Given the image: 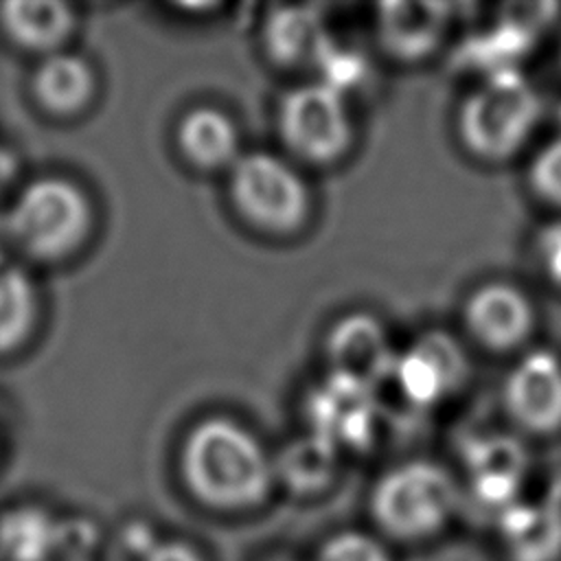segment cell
I'll return each instance as SVG.
<instances>
[{"instance_id": "6da1fadb", "label": "cell", "mask_w": 561, "mask_h": 561, "mask_svg": "<svg viewBox=\"0 0 561 561\" xmlns=\"http://www.w3.org/2000/svg\"><path fill=\"white\" fill-rule=\"evenodd\" d=\"M180 473L202 504L241 511L267 497L274 462L245 425L228 416H206L182 440Z\"/></svg>"}, {"instance_id": "7a4b0ae2", "label": "cell", "mask_w": 561, "mask_h": 561, "mask_svg": "<svg viewBox=\"0 0 561 561\" xmlns=\"http://www.w3.org/2000/svg\"><path fill=\"white\" fill-rule=\"evenodd\" d=\"M4 239L24 259L53 265L72 259L94 232L90 195L70 178L28 180L2 215Z\"/></svg>"}, {"instance_id": "3957f363", "label": "cell", "mask_w": 561, "mask_h": 561, "mask_svg": "<svg viewBox=\"0 0 561 561\" xmlns=\"http://www.w3.org/2000/svg\"><path fill=\"white\" fill-rule=\"evenodd\" d=\"M541 114L537 88L515 70H497L462 96L456 138L471 160L500 167L530 149Z\"/></svg>"}, {"instance_id": "277c9868", "label": "cell", "mask_w": 561, "mask_h": 561, "mask_svg": "<svg viewBox=\"0 0 561 561\" xmlns=\"http://www.w3.org/2000/svg\"><path fill=\"white\" fill-rule=\"evenodd\" d=\"M228 199L243 224L289 237L311 215V188L296 164L272 151H248L228 171Z\"/></svg>"}, {"instance_id": "5b68a950", "label": "cell", "mask_w": 561, "mask_h": 561, "mask_svg": "<svg viewBox=\"0 0 561 561\" xmlns=\"http://www.w3.org/2000/svg\"><path fill=\"white\" fill-rule=\"evenodd\" d=\"M458 504V482L432 460H408L388 469L370 493V513L379 528L403 541L440 533Z\"/></svg>"}, {"instance_id": "8992f818", "label": "cell", "mask_w": 561, "mask_h": 561, "mask_svg": "<svg viewBox=\"0 0 561 561\" xmlns=\"http://www.w3.org/2000/svg\"><path fill=\"white\" fill-rule=\"evenodd\" d=\"M276 131L285 151L311 167L342 160L355 142L346 94L322 81L296 85L280 96Z\"/></svg>"}, {"instance_id": "52a82bcc", "label": "cell", "mask_w": 561, "mask_h": 561, "mask_svg": "<svg viewBox=\"0 0 561 561\" xmlns=\"http://www.w3.org/2000/svg\"><path fill=\"white\" fill-rule=\"evenodd\" d=\"M465 337L497 357H517L535 346L539 309L526 287L506 278L476 285L460 309Z\"/></svg>"}, {"instance_id": "ba28073f", "label": "cell", "mask_w": 561, "mask_h": 561, "mask_svg": "<svg viewBox=\"0 0 561 561\" xmlns=\"http://www.w3.org/2000/svg\"><path fill=\"white\" fill-rule=\"evenodd\" d=\"M504 421L528 438L561 434V355L533 346L513 357L500 383Z\"/></svg>"}, {"instance_id": "9c48e42d", "label": "cell", "mask_w": 561, "mask_h": 561, "mask_svg": "<svg viewBox=\"0 0 561 561\" xmlns=\"http://www.w3.org/2000/svg\"><path fill=\"white\" fill-rule=\"evenodd\" d=\"M324 355L333 379L366 392L392 377L397 359L388 331L370 313L340 318L327 335Z\"/></svg>"}, {"instance_id": "30bf717a", "label": "cell", "mask_w": 561, "mask_h": 561, "mask_svg": "<svg viewBox=\"0 0 561 561\" xmlns=\"http://www.w3.org/2000/svg\"><path fill=\"white\" fill-rule=\"evenodd\" d=\"M467 375V359L454 337L430 331L397 355L392 379L414 405H434L449 397Z\"/></svg>"}, {"instance_id": "8fae6325", "label": "cell", "mask_w": 561, "mask_h": 561, "mask_svg": "<svg viewBox=\"0 0 561 561\" xmlns=\"http://www.w3.org/2000/svg\"><path fill=\"white\" fill-rule=\"evenodd\" d=\"M449 24L451 7L445 2H383L377 7L375 35L388 57L421 64L443 46Z\"/></svg>"}, {"instance_id": "7c38bea8", "label": "cell", "mask_w": 561, "mask_h": 561, "mask_svg": "<svg viewBox=\"0 0 561 561\" xmlns=\"http://www.w3.org/2000/svg\"><path fill=\"white\" fill-rule=\"evenodd\" d=\"M28 90L35 105L48 116L72 118L92 105L99 79L94 66L83 55L64 48L39 59Z\"/></svg>"}, {"instance_id": "4fadbf2b", "label": "cell", "mask_w": 561, "mask_h": 561, "mask_svg": "<svg viewBox=\"0 0 561 561\" xmlns=\"http://www.w3.org/2000/svg\"><path fill=\"white\" fill-rule=\"evenodd\" d=\"M77 28L72 4L59 0L0 2V33L18 50L39 57L59 53Z\"/></svg>"}, {"instance_id": "5bb4252c", "label": "cell", "mask_w": 561, "mask_h": 561, "mask_svg": "<svg viewBox=\"0 0 561 561\" xmlns=\"http://www.w3.org/2000/svg\"><path fill=\"white\" fill-rule=\"evenodd\" d=\"M175 147L182 160L202 173L230 171L241 156V138L234 121L213 105H197L180 116Z\"/></svg>"}, {"instance_id": "9a60e30c", "label": "cell", "mask_w": 561, "mask_h": 561, "mask_svg": "<svg viewBox=\"0 0 561 561\" xmlns=\"http://www.w3.org/2000/svg\"><path fill=\"white\" fill-rule=\"evenodd\" d=\"M265 55L278 66L316 64L329 37L320 7H272L261 26Z\"/></svg>"}, {"instance_id": "2e32d148", "label": "cell", "mask_w": 561, "mask_h": 561, "mask_svg": "<svg viewBox=\"0 0 561 561\" xmlns=\"http://www.w3.org/2000/svg\"><path fill=\"white\" fill-rule=\"evenodd\" d=\"M39 322V289L31 272L0 254V357L28 344Z\"/></svg>"}, {"instance_id": "e0dca14e", "label": "cell", "mask_w": 561, "mask_h": 561, "mask_svg": "<svg viewBox=\"0 0 561 561\" xmlns=\"http://www.w3.org/2000/svg\"><path fill=\"white\" fill-rule=\"evenodd\" d=\"M274 476H278L296 493H316L324 489L337 467V447L320 434H307L278 454Z\"/></svg>"}, {"instance_id": "ac0fdd59", "label": "cell", "mask_w": 561, "mask_h": 561, "mask_svg": "<svg viewBox=\"0 0 561 561\" xmlns=\"http://www.w3.org/2000/svg\"><path fill=\"white\" fill-rule=\"evenodd\" d=\"M526 467L524 451L513 440H491L471 458V478L476 495L486 504L506 506Z\"/></svg>"}, {"instance_id": "d6986e66", "label": "cell", "mask_w": 561, "mask_h": 561, "mask_svg": "<svg viewBox=\"0 0 561 561\" xmlns=\"http://www.w3.org/2000/svg\"><path fill=\"white\" fill-rule=\"evenodd\" d=\"M57 537L59 524L37 506H18L0 517V554L7 561H44Z\"/></svg>"}, {"instance_id": "ffe728a7", "label": "cell", "mask_w": 561, "mask_h": 561, "mask_svg": "<svg viewBox=\"0 0 561 561\" xmlns=\"http://www.w3.org/2000/svg\"><path fill=\"white\" fill-rule=\"evenodd\" d=\"M524 180L539 206L561 213V134L530 147Z\"/></svg>"}, {"instance_id": "44dd1931", "label": "cell", "mask_w": 561, "mask_h": 561, "mask_svg": "<svg viewBox=\"0 0 561 561\" xmlns=\"http://www.w3.org/2000/svg\"><path fill=\"white\" fill-rule=\"evenodd\" d=\"M316 561H390V554L375 537L344 530L322 543Z\"/></svg>"}, {"instance_id": "7402d4cb", "label": "cell", "mask_w": 561, "mask_h": 561, "mask_svg": "<svg viewBox=\"0 0 561 561\" xmlns=\"http://www.w3.org/2000/svg\"><path fill=\"white\" fill-rule=\"evenodd\" d=\"M145 561H202L199 554L182 541H164L147 554Z\"/></svg>"}, {"instance_id": "603a6c76", "label": "cell", "mask_w": 561, "mask_h": 561, "mask_svg": "<svg viewBox=\"0 0 561 561\" xmlns=\"http://www.w3.org/2000/svg\"><path fill=\"white\" fill-rule=\"evenodd\" d=\"M0 239H4V226H2V215H0ZM2 254V252H0Z\"/></svg>"}, {"instance_id": "cb8c5ba5", "label": "cell", "mask_w": 561, "mask_h": 561, "mask_svg": "<svg viewBox=\"0 0 561 561\" xmlns=\"http://www.w3.org/2000/svg\"><path fill=\"white\" fill-rule=\"evenodd\" d=\"M66 561H83V559H66Z\"/></svg>"}, {"instance_id": "d4e9b609", "label": "cell", "mask_w": 561, "mask_h": 561, "mask_svg": "<svg viewBox=\"0 0 561 561\" xmlns=\"http://www.w3.org/2000/svg\"><path fill=\"white\" fill-rule=\"evenodd\" d=\"M278 561H294V559H278Z\"/></svg>"}]
</instances>
